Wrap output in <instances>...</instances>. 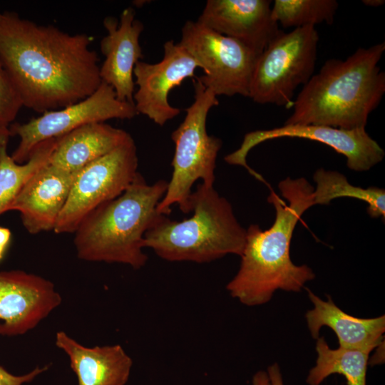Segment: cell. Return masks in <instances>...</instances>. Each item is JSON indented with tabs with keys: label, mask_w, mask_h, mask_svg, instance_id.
I'll return each instance as SVG.
<instances>
[{
	"label": "cell",
	"mask_w": 385,
	"mask_h": 385,
	"mask_svg": "<svg viewBox=\"0 0 385 385\" xmlns=\"http://www.w3.org/2000/svg\"><path fill=\"white\" fill-rule=\"evenodd\" d=\"M316 365L309 371L307 383L320 385L329 376H344L347 385H366V369L370 351L339 347L330 349L324 337L317 339Z\"/></svg>",
	"instance_id": "cell-20"
},
{
	"label": "cell",
	"mask_w": 385,
	"mask_h": 385,
	"mask_svg": "<svg viewBox=\"0 0 385 385\" xmlns=\"http://www.w3.org/2000/svg\"><path fill=\"white\" fill-rule=\"evenodd\" d=\"M61 296L48 279L22 270L0 272V335L24 334L58 307Z\"/></svg>",
	"instance_id": "cell-13"
},
{
	"label": "cell",
	"mask_w": 385,
	"mask_h": 385,
	"mask_svg": "<svg viewBox=\"0 0 385 385\" xmlns=\"http://www.w3.org/2000/svg\"><path fill=\"white\" fill-rule=\"evenodd\" d=\"M193 103L185 109L183 121L172 133L175 152L173 173L165 193L158 205L160 214L168 215L171 207L178 205L183 213H189L192 187L198 180L213 185L216 160L222 147L221 139L210 135L206 122L210 109L218 106L217 96L195 77Z\"/></svg>",
	"instance_id": "cell-6"
},
{
	"label": "cell",
	"mask_w": 385,
	"mask_h": 385,
	"mask_svg": "<svg viewBox=\"0 0 385 385\" xmlns=\"http://www.w3.org/2000/svg\"><path fill=\"white\" fill-rule=\"evenodd\" d=\"M199 67L195 60L173 40L163 44V57L156 63L139 61L133 70L135 108L155 124L163 126L180 110L168 101L170 91L188 78H195Z\"/></svg>",
	"instance_id": "cell-12"
},
{
	"label": "cell",
	"mask_w": 385,
	"mask_h": 385,
	"mask_svg": "<svg viewBox=\"0 0 385 385\" xmlns=\"http://www.w3.org/2000/svg\"><path fill=\"white\" fill-rule=\"evenodd\" d=\"M9 137V134L0 135V215L8 211L26 181L48 161L57 140L53 138L41 143L29 159L19 164L7 153Z\"/></svg>",
	"instance_id": "cell-21"
},
{
	"label": "cell",
	"mask_w": 385,
	"mask_h": 385,
	"mask_svg": "<svg viewBox=\"0 0 385 385\" xmlns=\"http://www.w3.org/2000/svg\"><path fill=\"white\" fill-rule=\"evenodd\" d=\"M271 385H284L280 368L277 363L270 365L267 372Z\"/></svg>",
	"instance_id": "cell-26"
},
{
	"label": "cell",
	"mask_w": 385,
	"mask_h": 385,
	"mask_svg": "<svg viewBox=\"0 0 385 385\" xmlns=\"http://www.w3.org/2000/svg\"><path fill=\"white\" fill-rule=\"evenodd\" d=\"M138 166L137 148L131 137L83 168L53 231L56 234L74 233L91 212L125 190L138 174Z\"/></svg>",
	"instance_id": "cell-9"
},
{
	"label": "cell",
	"mask_w": 385,
	"mask_h": 385,
	"mask_svg": "<svg viewBox=\"0 0 385 385\" xmlns=\"http://www.w3.org/2000/svg\"><path fill=\"white\" fill-rule=\"evenodd\" d=\"M319 40L314 26L282 31L259 56L248 97L260 104L292 107L295 90L314 75Z\"/></svg>",
	"instance_id": "cell-7"
},
{
	"label": "cell",
	"mask_w": 385,
	"mask_h": 385,
	"mask_svg": "<svg viewBox=\"0 0 385 385\" xmlns=\"http://www.w3.org/2000/svg\"><path fill=\"white\" fill-rule=\"evenodd\" d=\"M92 40L14 12L1 14L0 61L23 106L43 113L91 95L102 82Z\"/></svg>",
	"instance_id": "cell-1"
},
{
	"label": "cell",
	"mask_w": 385,
	"mask_h": 385,
	"mask_svg": "<svg viewBox=\"0 0 385 385\" xmlns=\"http://www.w3.org/2000/svg\"><path fill=\"white\" fill-rule=\"evenodd\" d=\"M77 172H68L48 161L26 181L8 208L20 212L24 227L35 235L53 230Z\"/></svg>",
	"instance_id": "cell-16"
},
{
	"label": "cell",
	"mask_w": 385,
	"mask_h": 385,
	"mask_svg": "<svg viewBox=\"0 0 385 385\" xmlns=\"http://www.w3.org/2000/svg\"><path fill=\"white\" fill-rule=\"evenodd\" d=\"M252 385H271L267 372L264 371H257L253 376Z\"/></svg>",
	"instance_id": "cell-28"
},
{
	"label": "cell",
	"mask_w": 385,
	"mask_h": 385,
	"mask_svg": "<svg viewBox=\"0 0 385 385\" xmlns=\"http://www.w3.org/2000/svg\"><path fill=\"white\" fill-rule=\"evenodd\" d=\"M338 6L335 0H275L272 16L284 28L332 24Z\"/></svg>",
	"instance_id": "cell-23"
},
{
	"label": "cell",
	"mask_w": 385,
	"mask_h": 385,
	"mask_svg": "<svg viewBox=\"0 0 385 385\" xmlns=\"http://www.w3.org/2000/svg\"><path fill=\"white\" fill-rule=\"evenodd\" d=\"M282 199L271 190L267 201L276 211L275 220L267 230L251 225L236 275L227 284L230 295L247 306L268 302L278 289L299 292L315 277L308 266L296 265L290 258V245L299 219L314 205V188L304 178L287 177L278 185Z\"/></svg>",
	"instance_id": "cell-2"
},
{
	"label": "cell",
	"mask_w": 385,
	"mask_h": 385,
	"mask_svg": "<svg viewBox=\"0 0 385 385\" xmlns=\"http://www.w3.org/2000/svg\"><path fill=\"white\" fill-rule=\"evenodd\" d=\"M204 71L196 77L217 96L248 97L252 73L260 54L235 38L187 21L178 43Z\"/></svg>",
	"instance_id": "cell-8"
},
{
	"label": "cell",
	"mask_w": 385,
	"mask_h": 385,
	"mask_svg": "<svg viewBox=\"0 0 385 385\" xmlns=\"http://www.w3.org/2000/svg\"><path fill=\"white\" fill-rule=\"evenodd\" d=\"M384 51L380 42L346 59L326 61L303 86L284 124L364 129L385 92V73L378 65Z\"/></svg>",
	"instance_id": "cell-3"
},
{
	"label": "cell",
	"mask_w": 385,
	"mask_h": 385,
	"mask_svg": "<svg viewBox=\"0 0 385 385\" xmlns=\"http://www.w3.org/2000/svg\"><path fill=\"white\" fill-rule=\"evenodd\" d=\"M48 368V365L43 368L36 367L26 374L16 376L10 374L4 367L0 366V385H22L25 383L31 382L38 374L47 370Z\"/></svg>",
	"instance_id": "cell-25"
},
{
	"label": "cell",
	"mask_w": 385,
	"mask_h": 385,
	"mask_svg": "<svg viewBox=\"0 0 385 385\" xmlns=\"http://www.w3.org/2000/svg\"><path fill=\"white\" fill-rule=\"evenodd\" d=\"M300 138L322 143L343 155L352 170L371 169L384 157L383 148L364 129L345 130L322 125L284 124L268 130H257L245 135L240 148L225 157L230 165L245 167L252 175L255 171L247 163L249 152L266 140L279 138Z\"/></svg>",
	"instance_id": "cell-11"
},
{
	"label": "cell",
	"mask_w": 385,
	"mask_h": 385,
	"mask_svg": "<svg viewBox=\"0 0 385 385\" xmlns=\"http://www.w3.org/2000/svg\"><path fill=\"white\" fill-rule=\"evenodd\" d=\"M192 215L181 221L161 215L145 232L143 247L170 262H209L229 254L241 256L246 230L230 202L213 185L199 184L190 196Z\"/></svg>",
	"instance_id": "cell-5"
},
{
	"label": "cell",
	"mask_w": 385,
	"mask_h": 385,
	"mask_svg": "<svg viewBox=\"0 0 385 385\" xmlns=\"http://www.w3.org/2000/svg\"><path fill=\"white\" fill-rule=\"evenodd\" d=\"M107 35L101 41L100 48L105 56L100 66L101 81L111 86L118 100L133 103L135 83L133 70L143 58L139 38L143 24L135 19L133 8L125 9L120 22L113 16L103 20Z\"/></svg>",
	"instance_id": "cell-15"
},
{
	"label": "cell",
	"mask_w": 385,
	"mask_h": 385,
	"mask_svg": "<svg viewBox=\"0 0 385 385\" xmlns=\"http://www.w3.org/2000/svg\"><path fill=\"white\" fill-rule=\"evenodd\" d=\"M197 21L258 54L282 31L268 0H208Z\"/></svg>",
	"instance_id": "cell-14"
},
{
	"label": "cell",
	"mask_w": 385,
	"mask_h": 385,
	"mask_svg": "<svg viewBox=\"0 0 385 385\" xmlns=\"http://www.w3.org/2000/svg\"><path fill=\"white\" fill-rule=\"evenodd\" d=\"M138 113L134 104L118 99L114 89L101 82L89 96L62 108L46 111L25 123H13L10 136L19 143L11 154L17 163H26L41 143L61 137L83 125L110 119H131Z\"/></svg>",
	"instance_id": "cell-10"
},
{
	"label": "cell",
	"mask_w": 385,
	"mask_h": 385,
	"mask_svg": "<svg viewBox=\"0 0 385 385\" xmlns=\"http://www.w3.org/2000/svg\"><path fill=\"white\" fill-rule=\"evenodd\" d=\"M22 107L20 96L0 61V135H10L9 126Z\"/></svg>",
	"instance_id": "cell-24"
},
{
	"label": "cell",
	"mask_w": 385,
	"mask_h": 385,
	"mask_svg": "<svg viewBox=\"0 0 385 385\" xmlns=\"http://www.w3.org/2000/svg\"><path fill=\"white\" fill-rule=\"evenodd\" d=\"M1 13H0V18H1Z\"/></svg>",
	"instance_id": "cell-30"
},
{
	"label": "cell",
	"mask_w": 385,
	"mask_h": 385,
	"mask_svg": "<svg viewBox=\"0 0 385 385\" xmlns=\"http://www.w3.org/2000/svg\"><path fill=\"white\" fill-rule=\"evenodd\" d=\"M11 239V232L6 227H0V260H2Z\"/></svg>",
	"instance_id": "cell-27"
},
{
	"label": "cell",
	"mask_w": 385,
	"mask_h": 385,
	"mask_svg": "<svg viewBox=\"0 0 385 385\" xmlns=\"http://www.w3.org/2000/svg\"><path fill=\"white\" fill-rule=\"evenodd\" d=\"M130 138L125 130L105 122L87 124L57 138L48 163L68 172H77Z\"/></svg>",
	"instance_id": "cell-19"
},
{
	"label": "cell",
	"mask_w": 385,
	"mask_h": 385,
	"mask_svg": "<svg viewBox=\"0 0 385 385\" xmlns=\"http://www.w3.org/2000/svg\"><path fill=\"white\" fill-rule=\"evenodd\" d=\"M363 4L368 6L378 7L382 6L384 3V0H363Z\"/></svg>",
	"instance_id": "cell-29"
},
{
	"label": "cell",
	"mask_w": 385,
	"mask_h": 385,
	"mask_svg": "<svg viewBox=\"0 0 385 385\" xmlns=\"http://www.w3.org/2000/svg\"><path fill=\"white\" fill-rule=\"evenodd\" d=\"M316 183L314 189V205H329L338 197H348L361 200L368 204L367 212L374 218L385 217V191L377 187L363 188L350 184L339 172L319 168L313 175Z\"/></svg>",
	"instance_id": "cell-22"
},
{
	"label": "cell",
	"mask_w": 385,
	"mask_h": 385,
	"mask_svg": "<svg viewBox=\"0 0 385 385\" xmlns=\"http://www.w3.org/2000/svg\"><path fill=\"white\" fill-rule=\"evenodd\" d=\"M306 290L314 306L305 314L312 338L319 337L320 329L326 326L334 332L341 348L371 352L381 343L385 332L384 315L358 318L342 310L330 296L324 301L309 289L306 288Z\"/></svg>",
	"instance_id": "cell-17"
},
{
	"label": "cell",
	"mask_w": 385,
	"mask_h": 385,
	"mask_svg": "<svg viewBox=\"0 0 385 385\" xmlns=\"http://www.w3.org/2000/svg\"><path fill=\"white\" fill-rule=\"evenodd\" d=\"M56 345L68 356L78 385H125L133 365L131 358L119 345L87 347L59 331Z\"/></svg>",
	"instance_id": "cell-18"
},
{
	"label": "cell",
	"mask_w": 385,
	"mask_h": 385,
	"mask_svg": "<svg viewBox=\"0 0 385 385\" xmlns=\"http://www.w3.org/2000/svg\"><path fill=\"white\" fill-rule=\"evenodd\" d=\"M168 183L159 180L149 184L138 172L120 195L98 206L79 225L73 240L77 257L135 270L143 267L148 261L144 235L162 215L157 208Z\"/></svg>",
	"instance_id": "cell-4"
}]
</instances>
